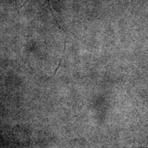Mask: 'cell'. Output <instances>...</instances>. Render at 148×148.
I'll return each mask as SVG.
<instances>
[{
  "label": "cell",
  "mask_w": 148,
  "mask_h": 148,
  "mask_svg": "<svg viewBox=\"0 0 148 148\" xmlns=\"http://www.w3.org/2000/svg\"><path fill=\"white\" fill-rule=\"evenodd\" d=\"M45 1H47L48 3H49V6H50V0H45Z\"/></svg>",
  "instance_id": "obj_1"
}]
</instances>
